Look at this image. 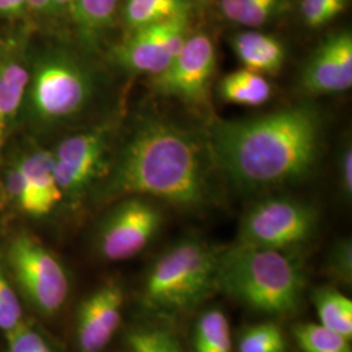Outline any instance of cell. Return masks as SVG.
I'll use <instances>...</instances> for the list:
<instances>
[{"mask_svg": "<svg viewBox=\"0 0 352 352\" xmlns=\"http://www.w3.org/2000/svg\"><path fill=\"white\" fill-rule=\"evenodd\" d=\"M214 164L241 190L302 182L318 164L324 118L309 103L250 119L218 120L209 133Z\"/></svg>", "mask_w": 352, "mask_h": 352, "instance_id": "obj_1", "label": "cell"}, {"mask_svg": "<svg viewBox=\"0 0 352 352\" xmlns=\"http://www.w3.org/2000/svg\"><path fill=\"white\" fill-rule=\"evenodd\" d=\"M213 155L208 140L162 116L140 120L107 173V197L142 196L180 209L210 199Z\"/></svg>", "mask_w": 352, "mask_h": 352, "instance_id": "obj_2", "label": "cell"}, {"mask_svg": "<svg viewBox=\"0 0 352 352\" xmlns=\"http://www.w3.org/2000/svg\"><path fill=\"white\" fill-rule=\"evenodd\" d=\"M215 289L265 315H291L302 302L304 274L282 251L236 243L219 252Z\"/></svg>", "mask_w": 352, "mask_h": 352, "instance_id": "obj_3", "label": "cell"}, {"mask_svg": "<svg viewBox=\"0 0 352 352\" xmlns=\"http://www.w3.org/2000/svg\"><path fill=\"white\" fill-rule=\"evenodd\" d=\"M218 256L219 252L204 240H179L151 265L144 302L166 312H180L196 305L215 289Z\"/></svg>", "mask_w": 352, "mask_h": 352, "instance_id": "obj_4", "label": "cell"}, {"mask_svg": "<svg viewBox=\"0 0 352 352\" xmlns=\"http://www.w3.org/2000/svg\"><path fill=\"white\" fill-rule=\"evenodd\" d=\"M94 80L88 68L64 51L41 55L26 90L29 113L43 126H56L82 113L93 100Z\"/></svg>", "mask_w": 352, "mask_h": 352, "instance_id": "obj_5", "label": "cell"}, {"mask_svg": "<svg viewBox=\"0 0 352 352\" xmlns=\"http://www.w3.org/2000/svg\"><path fill=\"white\" fill-rule=\"evenodd\" d=\"M7 261L17 287L41 315H55L67 302L69 282L58 258L29 234L13 238Z\"/></svg>", "mask_w": 352, "mask_h": 352, "instance_id": "obj_6", "label": "cell"}, {"mask_svg": "<svg viewBox=\"0 0 352 352\" xmlns=\"http://www.w3.org/2000/svg\"><path fill=\"white\" fill-rule=\"evenodd\" d=\"M317 223L318 214L311 205L270 197L257 202L244 215L238 243L283 251L311 239Z\"/></svg>", "mask_w": 352, "mask_h": 352, "instance_id": "obj_7", "label": "cell"}, {"mask_svg": "<svg viewBox=\"0 0 352 352\" xmlns=\"http://www.w3.org/2000/svg\"><path fill=\"white\" fill-rule=\"evenodd\" d=\"M115 126L103 123L62 140L52 153L54 168L63 199L76 201L111 166Z\"/></svg>", "mask_w": 352, "mask_h": 352, "instance_id": "obj_8", "label": "cell"}, {"mask_svg": "<svg viewBox=\"0 0 352 352\" xmlns=\"http://www.w3.org/2000/svg\"><path fill=\"white\" fill-rule=\"evenodd\" d=\"M164 223V214L149 197L128 196L104 217L97 248L109 261H123L144 251Z\"/></svg>", "mask_w": 352, "mask_h": 352, "instance_id": "obj_9", "label": "cell"}, {"mask_svg": "<svg viewBox=\"0 0 352 352\" xmlns=\"http://www.w3.org/2000/svg\"><path fill=\"white\" fill-rule=\"evenodd\" d=\"M215 69L213 39L202 32L189 34L175 59L164 72L151 77V88L179 101L202 103L208 98Z\"/></svg>", "mask_w": 352, "mask_h": 352, "instance_id": "obj_10", "label": "cell"}, {"mask_svg": "<svg viewBox=\"0 0 352 352\" xmlns=\"http://www.w3.org/2000/svg\"><path fill=\"white\" fill-rule=\"evenodd\" d=\"M188 36L189 17L144 26L129 32L113 49V60L131 74L160 75L175 59Z\"/></svg>", "mask_w": 352, "mask_h": 352, "instance_id": "obj_11", "label": "cell"}, {"mask_svg": "<svg viewBox=\"0 0 352 352\" xmlns=\"http://www.w3.org/2000/svg\"><path fill=\"white\" fill-rule=\"evenodd\" d=\"M300 87L308 96H330L352 87V34L350 30L327 37L307 59Z\"/></svg>", "mask_w": 352, "mask_h": 352, "instance_id": "obj_12", "label": "cell"}, {"mask_svg": "<svg viewBox=\"0 0 352 352\" xmlns=\"http://www.w3.org/2000/svg\"><path fill=\"white\" fill-rule=\"evenodd\" d=\"M123 289L116 282H107L85 298L76 318V337L81 352H101L122 322Z\"/></svg>", "mask_w": 352, "mask_h": 352, "instance_id": "obj_13", "label": "cell"}, {"mask_svg": "<svg viewBox=\"0 0 352 352\" xmlns=\"http://www.w3.org/2000/svg\"><path fill=\"white\" fill-rule=\"evenodd\" d=\"M29 78L25 54L20 49L3 51L0 59V151L25 100Z\"/></svg>", "mask_w": 352, "mask_h": 352, "instance_id": "obj_14", "label": "cell"}, {"mask_svg": "<svg viewBox=\"0 0 352 352\" xmlns=\"http://www.w3.org/2000/svg\"><path fill=\"white\" fill-rule=\"evenodd\" d=\"M231 47L244 68L264 76L277 75L287 56L279 38L258 30H244L235 34Z\"/></svg>", "mask_w": 352, "mask_h": 352, "instance_id": "obj_15", "label": "cell"}, {"mask_svg": "<svg viewBox=\"0 0 352 352\" xmlns=\"http://www.w3.org/2000/svg\"><path fill=\"white\" fill-rule=\"evenodd\" d=\"M21 173L33 189L37 199L41 217L47 215L63 200L62 190L58 186L52 153L43 149L28 151L14 160Z\"/></svg>", "mask_w": 352, "mask_h": 352, "instance_id": "obj_16", "label": "cell"}, {"mask_svg": "<svg viewBox=\"0 0 352 352\" xmlns=\"http://www.w3.org/2000/svg\"><path fill=\"white\" fill-rule=\"evenodd\" d=\"M217 91L223 102L239 106L257 107L270 101L273 85L266 76L241 68L221 78Z\"/></svg>", "mask_w": 352, "mask_h": 352, "instance_id": "obj_17", "label": "cell"}, {"mask_svg": "<svg viewBox=\"0 0 352 352\" xmlns=\"http://www.w3.org/2000/svg\"><path fill=\"white\" fill-rule=\"evenodd\" d=\"M118 0H75L72 20L81 43L96 49L113 28Z\"/></svg>", "mask_w": 352, "mask_h": 352, "instance_id": "obj_18", "label": "cell"}, {"mask_svg": "<svg viewBox=\"0 0 352 352\" xmlns=\"http://www.w3.org/2000/svg\"><path fill=\"white\" fill-rule=\"evenodd\" d=\"M190 11V0H126L122 17L129 33L177 17H189Z\"/></svg>", "mask_w": 352, "mask_h": 352, "instance_id": "obj_19", "label": "cell"}, {"mask_svg": "<svg viewBox=\"0 0 352 352\" xmlns=\"http://www.w3.org/2000/svg\"><path fill=\"white\" fill-rule=\"evenodd\" d=\"M222 16L238 25L260 28L287 7L286 0H217Z\"/></svg>", "mask_w": 352, "mask_h": 352, "instance_id": "obj_20", "label": "cell"}, {"mask_svg": "<svg viewBox=\"0 0 352 352\" xmlns=\"http://www.w3.org/2000/svg\"><path fill=\"white\" fill-rule=\"evenodd\" d=\"M320 324L352 338V302L338 289L320 287L314 292Z\"/></svg>", "mask_w": 352, "mask_h": 352, "instance_id": "obj_21", "label": "cell"}, {"mask_svg": "<svg viewBox=\"0 0 352 352\" xmlns=\"http://www.w3.org/2000/svg\"><path fill=\"white\" fill-rule=\"evenodd\" d=\"M231 329L226 315L209 309L197 320L195 329V352H231Z\"/></svg>", "mask_w": 352, "mask_h": 352, "instance_id": "obj_22", "label": "cell"}, {"mask_svg": "<svg viewBox=\"0 0 352 352\" xmlns=\"http://www.w3.org/2000/svg\"><path fill=\"white\" fill-rule=\"evenodd\" d=\"M294 337L304 352H352L350 338L321 324L298 325Z\"/></svg>", "mask_w": 352, "mask_h": 352, "instance_id": "obj_23", "label": "cell"}, {"mask_svg": "<svg viewBox=\"0 0 352 352\" xmlns=\"http://www.w3.org/2000/svg\"><path fill=\"white\" fill-rule=\"evenodd\" d=\"M287 343L276 324H260L248 327L240 336L238 352H285Z\"/></svg>", "mask_w": 352, "mask_h": 352, "instance_id": "obj_24", "label": "cell"}, {"mask_svg": "<svg viewBox=\"0 0 352 352\" xmlns=\"http://www.w3.org/2000/svg\"><path fill=\"white\" fill-rule=\"evenodd\" d=\"M1 186L4 189L6 197L11 199V201L20 210L32 217H41L34 192L14 161L7 166L4 173V182Z\"/></svg>", "mask_w": 352, "mask_h": 352, "instance_id": "obj_25", "label": "cell"}, {"mask_svg": "<svg viewBox=\"0 0 352 352\" xmlns=\"http://www.w3.org/2000/svg\"><path fill=\"white\" fill-rule=\"evenodd\" d=\"M132 352H182L173 333L162 327H139L128 336Z\"/></svg>", "mask_w": 352, "mask_h": 352, "instance_id": "obj_26", "label": "cell"}, {"mask_svg": "<svg viewBox=\"0 0 352 352\" xmlns=\"http://www.w3.org/2000/svg\"><path fill=\"white\" fill-rule=\"evenodd\" d=\"M23 321L21 304L0 263V330L8 333Z\"/></svg>", "mask_w": 352, "mask_h": 352, "instance_id": "obj_27", "label": "cell"}, {"mask_svg": "<svg viewBox=\"0 0 352 352\" xmlns=\"http://www.w3.org/2000/svg\"><path fill=\"white\" fill-rule=\"evenodd\" d=\"M6 338L7 352H54L49 342L25 321L6 333Z\"/></svg>", "mask_w": 352, "mask_h": 352, "instance_id": "obj_28", "label": "cell"}, {"mask_svg": "<svg viewBox=\"0 0 352 352\" xmlns=\"http://www.w3.org/2000/svg\"><path fill=\"white\" fill-rule=\"evenodd\" d=\"M346 8L327 0H302L300 12L305 25L321 28L337 19Z\"/></svg>", "mask_w": 352, "mask_h": 352, "instance_id": "obj_29", "label": "cell"}, {"mask_svg": "<svg viewBox=\"0 0 352 352\" xmlns=\"http://www.w3.org/2000/svg\"><path fill=\"white\" fill-rule=\"evenodd\" d=\"M330 269L343 278V280H351L352 244L351 239H342L333 247L330 253Z\"/></svg>", "mask_w": 352, "mask_h": 352, "instance_id": "obj_30", "label": "cell"}, {"mask_svg": "<svg viewBox=\"0 0 352 352\" xmlns=\"http://www.w3.org/2000/svg\"><path fill=\"white\" fill-rule=\"evenodd\" d=\"M338 171L340 189L343 195L350 199L352 195V146L350 141H346L342 145L338 157Z\"/></svg>", "mask_w": 352, "mask_h": 352, "instance_id": "obj_31", "label": "cell"}, {"mask_svg": "<svg viewBox=\"0 0 352 352\" xmlns=\"http://www.w3.org/2000/svg\"><path fill=\"white\" fill-rule=\"evenodd\" d=\"M28 12V0H0V16L19 17Z\"/></svg>", "mask_w": 352, "mask_h": 352, "instance_id": "obj_32", "label": "cell"}, {"mask_svg": "<svg viewBox=\"0 0 352 352\" xmlns=\"http://www.w3.org/2000/svg\"><path fill=\"white\" fill-rule=\"evenodd\" d=\"M75 0H51L52 14L54 16H65L72 17Z\"/></svg>", "mask_w": 352, "mask_h": 352, "instance_id": "obj_33", "label": "cell"}, {"mask_svg": "<svg viewBox=\"0 0 352 352\" xmlns=\"http://www.w3.org/2000/svg\"><path fill=\"white\" fill-rule=\"evenodd\" d=\"M28 11L39 16L52 14L51 0H28Z\"/></svg>", "mask_w": 352, "mask_h": 352, "instance_id": "obj_34", "label": "cell"}, {"mask_svg": "<svg viewBox=\"0 0 352 352\" xmlns=\"http://www.w3.org/2000/svg\"><path fill=\"white\" fill-rule=\"evenodd\" d=\"M4 201H6V195H4V189H3V186L0 184V208L4 205Z\"/></svg>", "mask_w": 352, "mask_h": 352, "instance_id": "obj_35", "label": "cell"}, {"mask_svg": "<svg viewBox=\"0 0 352 352\" xmlns=\"http://www.w3.org/2000/svg\"><path fill=\"white\" fill-rule=\"evenodd\" d=\"M327 1H331V3H336V4H340L342 7H347V3H349V0H327Z\"/></svg>", "mask_w": 352, "mask_h": 352, "instance_id": "obj_36", "label": "cell"}, {"mask_svg": "<svg viewBox=\"0 0 352 352\" xmlns=\"http://www.w3.org/2000/svg\"><path fill=\"white\" fill-rule=\"evenodd\" d=\"M3 51H4V49L1 47V43H0V59H1V55H3Z\"/></svg>", "mask_w": 352, "mask_h": 352, "instance_id": "obj_37", "label": "cell"}, {"mask_svg": "<svg viewBox=\"0 0 352 352\" xmlns=\"http://www.w3.org/2000/svg\"><path fill=\"white\" fill-rule=\"evenodd\" d=\"M129 352H132V351H131V350H129Z\"/></svg>", "mask_w": 352, "mask_h": 352, "instance_id": "obj_38", "label": "cell"}]
</instances>
